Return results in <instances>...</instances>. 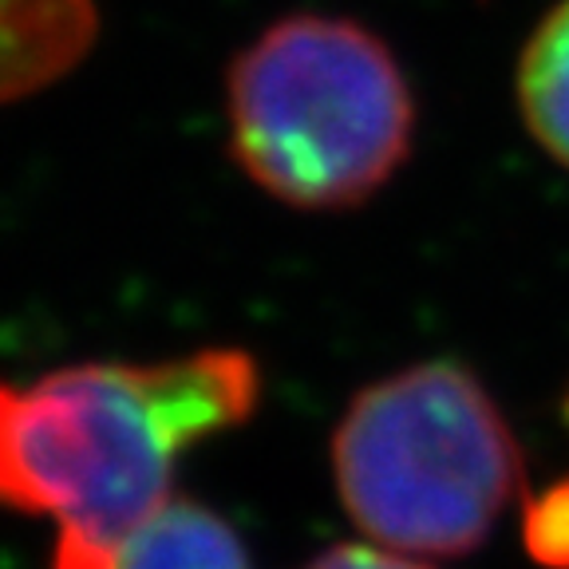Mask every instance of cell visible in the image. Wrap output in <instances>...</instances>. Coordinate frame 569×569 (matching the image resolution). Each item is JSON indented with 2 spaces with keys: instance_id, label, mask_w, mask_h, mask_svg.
<instances>
[{
  "instance_id": "ba28073f",
  "label": "cell",
  "mask_w": 569,
  "mask_h": 569,
  "mask_svg": "<svg viewBox=\"0 0 569 569\" xmlns=\"http://www.w3.org/2000/svg\"><path fill=\"white\" fill-rule=\"evenodd\" d=\"M305 569H431L423 561L408 558V553L383 550V546H332L320 558H312Z\"/></svg>"
},
{
  "instance_id": "6da1fadb",
  "label": "cell",
  "mask_w": 569,
  "mask_h": 569,
  "mask_svg": "<svg viewBox=\"0 0 569 569\" xmlns=\"http://www.w3.org/2000/svg\"><path fill=\"white\" fill-rule=\"evenodd\" d=\"M258 396V360L238 348L0 383V507L52 518V569H116L170 502L178 455L249 419Z\"/></svg>"
},
{
  "instance_id": "277c9868",
  "label": "cell",
  "mask_w": 569,
  "mask_h": 569,
  "mask_svg": "<svg viewBox=\"0 0 569 569\" xmlns=\"http://www.w3.org/2000/svg\"><path fill=\"white\" fill-rule=\"evenodd\" d=\"M91 0H0V103L24 99L71 71L96 44Z\"/></svg>"
},
{
  "instance_id": "9c48e42d",
  "label": "cell",
  "mask_w": 569,
  "mask_h": 569,
  "mask_svg": "<svg viewBox=\"0 0 569 569\" xmlns=\"http://www.w3.org/2000/svg\"><path fill=\"white\" fill-rule=\"evenodd\" d=\"M566 419H569V396H566Z\"/></svg>"
},
{
  "instance_id": "7a4b0ae2",
  "label": "cell",
  "mask_w": 569,
  "mask_h": 569,
  "mask_svg": "<svg viewBox=\"0 0 569 569\" xmlns=\"http://www.w3.org/2000/svg\"><path fill=\"white\" fill-rule=\"evenodd\" d=\"M230 151L261 190L301 210L372 198L408 162L416 99L400 60L365 24L289 17L233 60Z\"/></svg>"
},
{
  "instance_id": "52a82bcc",
  "label": "cell",
  "mask_w": 569,
  "mask_h": 569,
  "mask_svg": "<svg viewBox=\"0 0 569 569\" xmlns=\"http://www.w3.org/2000/svg\"><path fill=\"white\" fill-rule=\"evenodd\" d=\"M522 546L538 569H569V475L526 502Z\"/></svg>"
},
{
  "instance_id": "8992f818",
  "label": "cell",
  "mask_w": 569,
  "mask_h": 569,
  "mask_svg": "<svg viewBox=\"0 0 569 569\" xmlns=\"http://www.w3.org/2000/svg\"><path fill=\"white\" fill-rule=\"evenodd\" d=\"M515 88L530 139L569 170V0H558L530 32Z\"/></svg>"
},
{
  "instance_id": "3957f363",
  "label": "cell",
  "mask_w": 569,
  "mask_h": 569,
  "mask_svg": "<svg viewBox=\"0 0 569 569\" xmlns=\"http://www.w3.org/2000/svg\"><path fill=\"white\" fill-rule=\"evenodd\" d=\"M332 475L348 518L376 546L459 558L495 533L526 462L487 383L455 360H423L348 403Z\"/></svg>"
},
{
  "instance_id": "5b68a950",
  "label": "cell",
  "mask_w": 569,
  "mask_h": 569,
  "mask_svg": "<svg viewBox=\"0 0 569 569\" xmlns=\"http://www.w3.org/2000/svg\"><path fill=\"white\" fill-rule=\"evenodd\" d=\"M116 569H249L246 546L202 502L170 498L123 546Z\"/></svg>"
}]
</instances>
